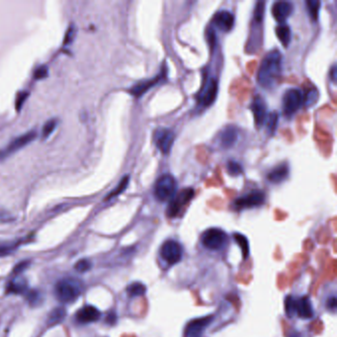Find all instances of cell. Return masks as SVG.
<instances>
[{
    "mask_svg": "<svg viewBox=\"0 0 337 337\" xmlns=\"http://www.w3.org/2000/svg\"><path fill=\"white\" fill-rule=\"evenodd\" d=\"M214 24L223 32H230L235 25V16L228 10H220L213 19Z\"/></svg>",
    "mask_w": 337,
    "mask_h": 337,
    "instance_id": "cell-14",
    "label": "cell"
},
{
    "mask_svg": "<svg viewBox=\"0 0 337 337\" xmlns=\"http://www.w3.org/2000/svg\"><path fill=\"white\" fill-rule=\"evenodd\" d=\"M264 14V2H258L254 9V20L260 23L263 19Z\"/></svg>",
    "mask_w": 337,
    "mask_h": 337,
    "instance_id": "cell-34",
    "label": "cell"
},
{
    "mask_svg": "<svg viewBox=\"0 0 337 337\" xmlns=\"http://www.w3.org/2000/svg\"><path fill=\"white\" fill-rule=\"evenodd\" d=\"M101 317L100 311L90 305L82 307L77 311L75 315V320L80 325H88L97 322Z\"/></svg>",
    "mask_w": 337,
    "mask_h": 337,
    "instance_id": "cell-13",
    "label": "cell"
},
{
    "mask_svg": "<svg viewBox=\"0 0 337 337\" xmlns=\"http://www.w3.org/2000/svg\"><path fill=\"white\" fill-rule=\"evenodd\" d=\"M174 139L175 136L173 132L169 129L160 128L156 130L154 133L155 145L163 154H167L171 150L174 143Z\"/></svg>",
    "mask_w": 337,
    "mask_h": 337,
    "instance_id": "cell-10",
    "label": "cell"
},
{
    "mask_svg": "<svg viewBox=\"0 0 337 337\" xmlns=\"http://www.w3.org/2000/svg\"><path fill=\"white\" fill-rule=\"evenodd\" d=\"M161 79H162V74L158 75V76H156V77H154L152 79H149V80L141 81L138 84L134 85L131 88L130 92L135 97L143 96L147 90H149L151 87H153L155 84H157Z\"/></svg>",
    "mask_w": 337,
    "mask_h": 337,
    "instance_id": "cell-19",
    "label": "cell"
},
{
    "mask_svg": "<svg viewBox=\"0 0 337 337\" xmlns=\"http://www.w3.org/2000/svg\"><path fill=\"white\" fill-rule=\"evenodd\" d=\"M9 153L7 152L6 149H0V161L3 160Z\"/></svg>",
    "mask_w": 337,
    "mask_h": 337,
    "instance_id": "cell-44",
    "label": "cell"
},
{
    "mask_svg": "<svg viewBox=\"0 0 337 337\" xmlns=\"http://www.w3.org/2000/svg\"><path fill=\"white\" fill-rule=\"evenodd\" d=\"M318 99H319V92H318L317 89L313 88V89H311L307 92L306 96H304V104L307 107L313 106V105L316 104Z\"/></svg>",
    "mask_w": 337,
    "mask_h": 337,
    "instance_id": "cell-31",
    "label": "cell"
},
{
    "mask_svg": "<svg viewBox=\"0 0 337 337\" xmlns=\"http://www.w3.org/2000/svg\"><path fill=\"white\" fill-rule=\"evenodd\" d=\"M56 127V121L53 119V120H50L47 122L43 128V131H42V134H43V137L44 138H47L48 137L52 132L53 130L55 129Z\"/></svg>",
    "mask_w": 337,
    "mask_h": 337,
    "instance_id": "cell-35",
    "label": "cell"
},
{
    "mask_svg": "<svg viewBox=\"0 0 337 337\" xmlns=\"http://www.w3.org/2000/svg\"><path fill=\"white\" fill-rule=\"evenodd\" d=\"M29 264H30L29 261H22V262L18 263V264L15 266L13 272H14L15 274H20L21 272H23V271L29 266Z\"/></svg>",
    "mask_w": 337,
    "mask_h": 337,
    "instance_id": "cell-38",
    "label": "cell"
},
{
    "mask_svg": "<svg viewBox=\"0 0 337 337\" xmlns=\"http://www.w3.org/2000/svg\"><path fill=\"white\" fill-rule=\"evenodd\" d=\"M285 311L289 318L297 315L304 320H311L315 315L312 302L307 296L299 299H294L292 296H288L285 300Z\"/></svg>",
    "mask_w": 337,
    "mask_h": 337,
    "instance_id": "cell-3",
    "label": "cell"
},
{
    "mask_svg": "<svg viewBox=\"0 0 337 337\" xmlns=\"http://www.w3.org/2000/svg\"><path fill=\"white\" fill-rule=\"evenodd\" d=\"M129 181H130V177L129 176H125L121 181L120 183L118 184V186L113 190V192L110 193L107 197V200H110L112 198H115L117 196H119L120 194L124 192L126 190V188L128 187L129 185Z\"/></svg>",
    "mask_w": 337,
    "mask_h": 337,
    "instance_id": "cell-25",
    "label": "cell"
},
{
    "mask_svg": "<svg viewBox=\"0 0 337 337\" xmlns=\"http://www.w3.org/2000/svg\"><path fill=\"white\" fill-rule=\"evenodd\" d=\"M74 36H75V29H74L73 26H71V27L67 30V32H66V34H65V36H64L63 44L68 45L69 43H71V42L73 41V39H74Z\"/></svg>",
    "mask_w": 337,
    "mask_h": 337,
    "instance_id": "cell-36",
    "label": "cell"
},
{
    "mask_svg": "<svg viewBox=\"0 0 337 337\" xmlns=\"http://www.w3.org/2000/svg\"><path fill=\"white\" fill-rule=\"evenodd\" d=\"M265 123H266V127H267L268 132L270 134L275 133L276 128H277V123H278V114L275 113V112L268 114Z\"/></svg>",
    "mask_w": 337,
    "mask_h": 337,
    "instance_id": "cell-28",
    "label": "cell"
},
{
    "mask_svg": "<svg viewBox=\"0 0 337 337\" xmlns=\"http://www.w3.org/2000/svg\"><path fill=\"white\" fill-rule=\"evenodd\" d=\"M276 36L284 47L287 48L289 46L291 38H292V33H291L289 26L285 24L278 25L276 27Z\"/></svg>",
    "mask_w": 337,
    "mask_h": 337,
    "instance_id": "cell-22",
    "label": "cell"
},
{
    "mask_svg": "<svg viewBox=\"0 0 337 337\" xmlns=\"http://www.w3.org/2000/svg\"><path fill=\"white\" fill-rule=\"evenodd\" d=\"M307 5H308V11L310 13L311 18L316 21L319 17L321 2L317 1V0H309V1H307Z\"/></svg>",
    "mask_w": 337,
    "mask_h": 337,
    "instance_id": "cell-26",
    "label": "cell"
},
{
    "mask_svg": "<svg viewBox=\"0 0 337 337\" xmlns=\"http://www.w3.org/2000/svg\"><path fill=\"white\" fill-rule=\"evenodd\" d=\"M265 203V194L261 191H252L242 197L238 198L234 202L236 210L241 211L245 209H252L262 206Z\"/></svg>",
    "mask_w": 337,
    "mask_h": 337,
    "instance_id": "cell-9",
    "label": "cell"
},
{
    "mask_svg": "<svg viewBox=\"0 0 337 337\" xmlns=\"http://www.w3.org/2000/svg\"><path fill=\"white\" fill-rule=\"evenodd\" d=\"M239 132L236 127H226L220 134V144L224 148H230L237 143Z\"/></svg>",
    "mask_w": 337,
    "mask_h": 337,
    "instance_id": "cell-17",
    "label": "cell"
},
{
    "mask_svg": "<svg viewBox=\"0 0 337 337\" xmlns=\"http://www.w3.org/2000/svg\"><path fill=\"white\" fill-rule=\"evenodd\" d=\"M106 324L109 326H114L117 323V315L114 312H110L106 317Z\"/></svg>",
    "mask_w": 337,
    "mask_h": 337,
    "instance_id": "cell-39",
    "label": "cell"
},
{
    "mask_svg": "<svg viewBox=\"0 0 337 337\" xmlns=\"http://www.w3.org/2000/svg\"><path fill=\"white\" fill-rule=\"evenodd\" d=\"M294 10V5L289 1H278L275 2L272 6V14L273 17L278 21L279 23L283 24L288 17L291 16Z\"/></svg>",
    "mask_w": 337,
    "mask_h": 337,
    "instance_id": "cell-16",
    "label": "cell"
},
{
    "mask_svg": "<svg viewBox=\"0 0 337 337\" xmlns=\"http://www.w3.org/2000/svg\"><path fill=\"white\" fill-rule=\"evenodd\" d=\"M37 137V133L35 131H31V132H28L20 137H18L17 139L13 140L10 145L7 146V148H5L7 150V152L10 154L14 151H17L19 150L20 148L26 146L27 145H29L31 142H33Z\"/></svg>",
    "mask_w": 337,
    "mask_h": 337,
    "instance_id": "cell-18",
    "label": "cell"
},
{
    "mask_svg": "<svg viewBox=\"0 0 337 337\" xmlns=\"http://www.w3.org/2000/svg\"><path fill=\"white\" fill-rule=\"evenodd\" d=\"M48 74V69L45 67V66H42V67H39L36 72H35V77L38 78V79H41V78H44L46 77Z\"/></svg>",
    "mask_w": 337,
    "mask_h": 337,
    "instance_id": "cell-40",
    "label": "cell"
},
{
    "mask_svg": "<svg viewBox=\"0 0 337 337\" xmlns=\"http://www.w3.org/2000/svg\"><path fill=\"white\" fill-rule=\"evenodd\" d=\"M195 195V191L192 188H185L182 189L180 192L176 195L170 200L169 205L167 207L166 214L169 218H175L177 217L180 212L183 210L185 206L191 201Z\"/></svg>",
    "mask_w": 337,
    "mask_h": 337,
    "instance_id": "cell-5",
    "label": "cell"
},
{
    "mask_svg": "<svg viewBox=\"0 0 337 337\" xmlns=\"http://www.w3.org/2000/svg\"><path fill=\"white\" fill-rule=\"evenodd\" d=\"M127 293L132 298H134V297H141V296H144L145 293H146V287H145L143 283L135 282V283H132L131 285L128 286Z\"/></svg>",
    "mask_w": 337,
    "mask_h": 337,
    "instance_id": "cell-24",
    "label": "cell"
},
{
    "mask_svg": "<svg viewBox=\"0 0 337 337\" xmlns=\"http://www.w3.org/2000/svg\"><path fill=\"white\" fill-rule=\"evenodd\" d=\"M176 180L172 175L165 174L160 176L154 186V196L160 202L170 201L176 193Z\"/></svg>",
    "mask_w": 337,
    "mask_h": 337,
    "instance_id": "cell-4",
    "label": "cell"
},
{
    "mask_svg": "<svg viewBox=\"0 0 337 337\" xmlns=\"http://www.w3.org/2000/svg\"><path fill=\"white\" fill-rule=\"evenodd\" d=\"M282 71V55L278 49L269 51L262 59L257 72V82L263 88H272Z\"/></svg>",
    "mask_w": 337,
    "mask_h": 337,
    "instance_id": "cell-1",
    "label": "cell"
},
{
    "mask_svg": "<svg viewBox=\"0 0 337 337\" xmlns=\"http://www.w3.org/2000/svg\"><path fill=\"white\" fill-rule=\"evenodd\" d=\"M250 109L252 111L253 117H254V123L257 128H261L266 121V118L268 116L267 114V106L262 97L256 96L250 106Z\"/></svg>",
    "mask_w": 337,
    "mask_h": 337,
    "instance_id": "cell-12",
    "label": "cell"
},
{
    "mask_svg": "<svg viewBox=\"0 0 337 337\" xmlns=\"http://www.w3.org/2000/svg\"><path fill=\"white\" fill-rule=\"evenodd\" d=\"M27 96H28L27 92H21L17 95V97H16V109L17 110L21 109L23 103H25V100H26Z\"/></svg>",
    "mask_w": 337,
    "mask_h": 337,
    "instance_id": "cell-37",
    "label": "cell"
},
{
    "mask_svg": "<svg viewBox=\"0 0 337 337\" xmlns=\"http://www.w3.org/2000/svg\"><path fill=\"white\" fill-rule=\"evenodd\" d=\"M159 253L164 261L170 265H174L181 261L183 256V248L178 241L169 240L161 245Z\"/></svg>",
    "mask_w": 337,
    "mask_h": 337,
    "instance_id": "cell-7",
    "label": "cell"
},
{
    "mask_svg": "<svg viewBox=\"0 0 337 337\" xmlns=\"http://www.w3.org/2000/svg\"><path fill=\"white\" fill-rule=\"evenodd\" d=\"M214 317L208 316L204 318L195 319L189 322L184 331V337H202L206 329L213 322Z\"/></svg>",
    "mask_w": 337,
    "mask_h": 337,
    "instance_id": "cell-11",
    "label": "cell"
},
{
    "mask_svg": "<svg viewBox=\"0 0 337 337\" xmlns=\"http://www.w3.org/2000/svg\"><path fill=\"white\" fill-rule=\"evenodd\" d=\"M217 95H218V81L215 78H211L205 85L202 93L200 94L199 101L203 106L208 107L215 102Z\"/></svg>",
    "mask_w": 337,
    "mask_h": 337,
    "instance_id": "cell-15",
    "label": "cell"
},
{
    "mask_svg": "<svg viewBox=\"0 0 337 337\" xmlns=\"http://www.w3.org/2000/svg\"><path fill=\"white\" fill-rule=\"evenodd\" d=\"M66 317V311L63 308H56L52 310L49 314L48 319V323L49 326H55L64 321Z\"/></svg>",
    "mask_w": 337,
    "mask_h": 337,
    "instance_id": "cell-23",
    "label": "cell"
},
{
    "mask_svg": "<svg viewBox=\"0 0 337 337\" xmlns=\"http://www.w3.org/2000/svg\"><path fill=\"white\" fill-rule=\"evenodd\" d=\"M74 268H75L76 271H78L80 273L86 272L91 268V262L88 259H81V260L76 262Z\"/></svg>",
    "mask_w": 337,
    "mask_h": 337,
    "instance_id": "cell-33",
    "label": "cell"
},
{
    "mask_svg": "<svg viewBox=\"0 0 337 337\" xmlns=\"http://www.w3.org/2000/svg\"><path fill=\"white\" fill-rule=\"evenodd\" d=\"M27 291V283L24 279L21 278H15L13 280H10L7 283L6 292L8 294H23Z\"/></svg>",
    "mask_w": 337,
    "mask_h": 337,
    "instance_id": "cell-21",
    "label": "cell"
},
{
    "mask_svg": "<svg viewBox=\"0 0 337 337\" xmlns=\"http://www.w3.org/2000/svg\"><path fill=\"white\" fill-rule=\"evenodd\" d=\"M290 169L288 165L281 164L275 168H273L267 175V178L270 182L278 184L286 180L289 176Z\"/></svg>",
    "mask_w": 337,
    "mask_h": 337,
    "instance_id": "cell-20",
    "label": "cell"
},
{
    "mask_svg": "<svg viewBox=\"0 0 337 337\" xmlns=\"http://www.w3.org/2000/svg\"><path fill=\"white\" fill-rule=\"evenodd\" d=\"M327 307H328V309H329L330 311H333V312L336 311V309H337V298H336L335 296L332 297V298H330V299L328 300V302H327Z\"/></svg>",
    "mask_w": 337,
    "mask_h": 337,
    "instance_id": "cell-41",
    "label": "cell"
},
{
    "mask_svg": "<svg viewBox=\"0 0 337 337\" xmlns=\"http://www.w3.org/2000/svg\"><path fill=\"white\" fill-rule=\"evenodd\" d=\"M331 76H332V80L336 82L337 80V66L336 65H334L331 69Z\"/></svg>",
    "mask_w": 337,
    "mask_h": 337,
    "instance_id": "cell-43",
    "label": "cell"
},
{
    "mask_svg": "<svg viewBox=\"0 0 337 337\" xmlns=\"http://www.w3.org/2000/svg\"><path fill=\"white\" fill-rule=\"evenodd\" d=\"M208 42L210 43V45H211L212 48L214 47V45L216 43V35H215L213 29H211V30L208 31Z\"/></svg>",
    "mask_w": 337,
    "mask_h": 337,
    "instance_id": "cell-42",
    "label": "cell"
},
{
    "mask_svg": "<svg viewBox=\"0 0 337 337\" xmlns=\"http://www.w3.org/2000/svg\"><path fill=\"white\" fill-rule=\"evenodd\" d=\"M228 241L227 234L217 228H212L204 232L202 235V243L203 245L211 250H219L226 245Z\"/></svg>",
    "mask_w": 337,
    "mask_h": 337,
    "instance_id": "cell-6",
    "label": "cell"
},
{
    "mask_svg": "<svg viewBox=\"0 0 337 337\" xmlns=\"http://www.w3.org/2000/svg\"><path fill=\"white\" fill-rule=\"evenodd\" d=\"M227 169H228V172L233 176H239L243 172L241 164L235 160H231L228 162Z\"/></svg>",
    "mask_w": 337,
    "mask_h": 337,
    "instance_id": "cell-32",
    "label": "cell"
},
{
    "mask_svg": "<svg viewBox=\"0 0 337 337\" xmlns=\"http://www.w3.org/2000/svg\"><path fill=\"white\" fill-rule=\"evenodd\" d=\"M26 299H27L28 303L33 307L39 306L42 303V295H41L40 292H38L36 290L28 292L27 295H26Z\"/></svg>",
    "mask_w": 337,
    "mask_h": 337,
    "instance_id": "cell-29",
    "label": "cell"
},
{
    "mask_svg": "<svg viewBox=\"0 0 337 337\" xmlns=\"http://www.w3.org/2000/svg\"><path fill=\"white\" fill-rule=\"evenodd\" d=\"M83 286L81 282L74 278H65L59 280L54 288L56 299L62 304H69L78 299Z\"/></svg>",
    "mask_w": 337,
    "mask_h": 337,
    "instance_id": "cell-2",
    "label": "cell"
},
{
    "mask_svg": "<svg viewBox=\"0 0 337 337\" xmlns=\"http://www.w3.org/2000/svg\"><path fill=\"white\" fill-rule=\"evenodd\" d=\"M19 244V241L15 243H0V257L11 254L18 248Z\"/></svg>",
    "mask_w": 337,
    "mask_h": 337,
    "instance_id": "cell-30",
    "label": "cell"
},
{
    "mask_svg": "<svg viewBox=\"0 0 337 337\" xmlns=\"http://www.w3.org/2000/svg\"><path fill=\"white\" fill-rule=\"evenodd\" d=\"M304 105V94L298 88L288 89L283 97V111L286 116H293Z\"/></svg>",
    "mask_w": 337,
    "mask_h": 337,
    "instance_id": "cell-8",
    "label": "cell"
},
{
    "mask_svg": "<svg viewBox=\"0 0 337 337\" xmlns=\"http://www.w3.org/2000/svg\"><path fill=\"white\" fill-rule=\"evenodd\" d=\"M234 237H235V240L237 241V243L240 245V247L241 248V251L243 253L244 258H246L249 254V243H248L246 237H244L241 234H236Z\"/></svg>",
    "mask_w": 337,
    "mask_h": 337,
    "instance_id": "cell-27",
    "label": "cell"
}]
</instances>
